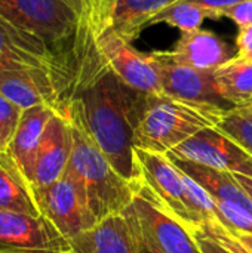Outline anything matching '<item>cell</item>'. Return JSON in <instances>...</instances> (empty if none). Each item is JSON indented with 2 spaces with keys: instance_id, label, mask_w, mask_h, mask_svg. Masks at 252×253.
<instances>
[{
  "instance_id": "6da1fadb",
  "label": "cell",
  "mask_w": 252,
  "mask_h": 253,
  "mask_svg": "<svg viewBox=\"0 0 252 253\" xmlns=\"http://www.w3.org/2000/svg\"><path fill=\"white\" fill-rule=\"evenodd\" d=\"M59 114L67 117L71 127V154L64 175L77 187L98 222L123 213L135 197V187L113 168L74 113L67 110Z\"/></svg>"
},
{
  "instance_id": "7a4b0ae2",
  "label": "cell",
  "mask_w": 252,
  "mask_h": 253,
  "mask_svg": "<svg viewBox=\"0 0 252 253\" xmlns=\"http://www.w3.org/2000/svg\"><path fill=\"white\" fill-rule=\"evenodd\" d=\"M229 110L166 95H147L143 114L134 130V147L168 154L196 133L217 127Z\"/></svg>"
},
{
  "instance_id": "3957f363",
  "label": "cell",
  "mask_w": 252,
  "mask_h": 253,
  "mask_svg": "<svg viewBox=\"0 0 252 253\" xmlns=\"http://www.w3.org/2000/svg\"><path fill=\"white\" fill-rule=\"evenodd\" d=\"M0 16L40 37L58 56L70 52L79 16L65 0H0Z\"/></svg>"
},
{
  "instance_id": "277c9868",
  "label": "cell",
  "mask_w": 252,
  "mask_h": 253,
  "mask_svg": "<svg viewBox=\"0 0 252 253\" xmlns=\"http://www.w3.org/2000/svg\"><path fill=\"white\" fill-rule=\"evenodd\" d=\"M134 154L141 172V182L137 185L135 191L146 194L190 231L201 227L190 205L183 172L168 159V156L138 147L134 148Z\"/></svg>"
},
{
  "instance_id": "5b68a950",
  "label": "cell",
  "mask_w": 252,
  "mask_h": 253,
  "mask_svg": "<svg viewBox=\"0 0 252 253\" xmlns=\"http://www.w3.org/2000/svg\"><path fill=\"white\" fill-rule=\"evenodd\" d=\"M123 215L159 253H202L192 231L141 191H135V197Z\"/></svg>"
},
{
  "instance_id": "8992f818",
  "label": "cell",
  "mask_w": 252,
  "mask_h": 253,
  "mask_svg": "<svg viewBox=\"0 0 252 253\" xmlns=\"http://www.w3.org/2000/svg\"><path fill=\"white\" fill-rule=\"evenodd\" d=\"M95 46L102 62L126 86L146 95H163L160 74L150 53L137 50L108 28L97 36Z\"/></svg>"
},
{
  "instance_id": "52a82bcc",
  "label": "cell",
  "mask_w": 252,
  "mask_h": 253,
  "mask_svg": "<svg viewBox=\"0 0 252 253\" xmlns=\"http://www.w3.org/2000/svg\"><path fill=\"white\" fill-rule=\"evenodd\" d=\"M0 253H73V249L48 218L0 211Z\"/></svg>"
},
{
  "instance_id": "ba28073f",
  "label": "cell",
  "mask_w": 252,
  "mask_h": 253,
  "mask_svg": "<svg viewBox=\"0 0 252 253\" xmlns=\"http://www.w3.org/2000/svg\"><path fill=\"white\" fill-rule=\"evenodd\" d=\"M174 160L195 162L217 170L252 178V156L217 127L205 129L166 154Z\"/></svg>"
},
{
  "instance_id": "9c48e42d",
  "label": "cell",
  "mask_w": 252,
  "mask_h": 253,
  "mask_svg": "<svg viewBox=\"0 0 252 253\" xmlns=\"http://www.w3.org/2000/svg\"><path fill=\"white\" fill-rule=\"evenodd\" d=\"M36 199L42 215L48 218L68 242L98 224L83 202L77 187L65 175L56 182L36 190Z\"/></svg>"
},
{
  "instance_id": "30bf717a",
  "label": "cell",
  "mask_w": 252,
  "mask_h": 253,
  "mask_svg": "<svg viewBox=\"0 0 252 253\" xmlns=\"http://www.w3.org/2000/svg\"><path fill=\"white\" fill-rule=\"evenodd\" d=\"M0 93L21 110L49 105L59 111V80L46 68L0 62Z\"/></svg>"
},
{
  "instance_id": "8fae6325",
  "label": "cell",
  "mask_w": 252,
  "mask_h": 253,
  "mask_svg": "<svg viewBox=\"0 0 252 253\" xmlns=\"http://www.w3.org/2000/svg\"><path fill=\"white\" fill-rule=\"evenodd\" d=\"M162 80L163 95L220 105L232 108L220 95L214 80V71H201L175 61L171 50H156L150 53Z\"/></svg>"
},
{
  "instance_id": "7c38bea8",
  "label": "cell",
  "mask_w": 252,
  "mask_h": 253,
  "mask_svg": "<svg viewBox=\"0 0 252 253\" xmlns=\"http://www.w3.org/2000/svg\"><path fill=\"white\" fill-rule=\"evenodd\" d=\"M0 62H18L53 71L59 80V102L68 83L67 59L58 56L40 37L0 16Z\"/></svg>"
},
{
  "instance_id": "4fadbf2b",
  "label": "cell",
  "mask_w": 252,
  "mask_h": 253,
  "mask_svg": "<svg viewBox=\"0 0 252 253\" xmlns=\"http://www.w3.org/2000/svg\"><path fill=\"white\" fill-rule=\"evenodd\" d=\"M71 154V127L65 116L55 113L49 120L37 148L30 181L36 190L62 178Z\"/></svg>"
},
{
  "instance_id": "5bb4252c",
  "label": "cell",
  "mask_w": 252,
  "mask_h": 253,
  "mask_svg": "<svg viewBox=\"0 0 252 253\" xmlns=\"http://www.w3.org/2000/svg\"><path fill=\"white\" fill-rule=\"evenodd\" d=\"M171 55L187 67L201 71H215L235 58L238 49H233L215 33L199 28L192 33H183Z\"/></svg>"
},
{
  "instance_id": "9a60e30c",
  "label": "cell",
  "mask_w": 252,
  "mask_h": 253,
  "mask_svg": "<svg viewBox=\"0 0 252 253\" xmlns=\"http://www.w3.org/2000/svg\"><path fill=\"white\" fill-rule=\"evenodd\" d=\"M70 243L73 253H138L135 231L123 213L100 221Z\"/></svg>"
},
{
  "instance_id": "2e32d148",
  "label": "cell",
  "mask_w": 252,
  "mask_h": 253,
  "mask_svg": "<svg viewBox=\"0 0 252 253\" xmlns=\"http://www.w3.org/2000/svg\"><path fill=\"white\" fill-rule=\"evenodd\" d=\"M177 0H108L102 30H111L132 43L150 21Z\"/></svg>"
},
{
  "instance_id": "e0dca14e",
  "label": "cell",
  "mask_w": 252,
  "mask_h": 253,
  "mask_svg": "<svg viewBox=\"0 0 252 253\" xmlns=\"http://www.w3.org/2000/svg\"><path fill=\"white\" fill-rule=\"evenodd\" d=\"M0 211L43 216L36 188L10 153H0Z\"/></svg>"
},
{
  "instance_id": "ac0fdd59",
  "label": "cell",
  "mask_w": 252,
  "mask_h": 253,
  "mask_svg": "<svg viewBox=\"0 0 252 253\" xmlns=\"http://www.w3.org/2000/svg\"><path fill=\"white\" fill-rule=\"evenodd\" d=\"M55 113L58 111L49 105H36L22 111L18 129L7 153H10V156L18 162L28 179L42 136Z\"/></svg>"
},
{
  "instance_id": "d6986e66",
  "label": "cell",
  "mask_w": 252,
  "mask_h": 253,
  "mask_svg": "<svg viewBox=\"0 0 252 253\" xmlns=\"http://www.w3.org/2000/svg\"><path fill=\"white\" fill-rule=\"evenodd\" d=\"M169 160L183 172H186L190 178H193L201 187H203V190H206L214 200L236 205L252 215V200L238 184L232 172L217 170L187 160Z\"/></svg>"
},
{
  "instance_id": "ffe728a7",
  "label": "cell",
  "mask_w": 252,
  "mask_h": 253,
  "mask_svg": "<svg viewBox=\"0 0 252 253\" xmlns=\"http://www.w3.org/2000/svg\"><path fill=\"white\" fill-rule=\"evenodd\" d=\"M218 95L232 107L252 105V59L235 56L214 71Z\"/></svg>"
},
{
  "instance_id": "44dd1931",
  "label": "cell",
  "mask_w": 252,
  "mask_h": 253,
  "mask_svg": "<svg viewBox=\"0 0 252 253\" xmlns=\"http://www.w3.org/2000/svg\"><path fill=\"white\" fill-rule=\"evenodd\" d=\"M202 253H252L218 222H206L192 230Z\"/></svg>"
},
{
  "instance_id": "7402d4cb",
  "label": "cell",
  "mask_w": 252,
  "mask_h": 253,
  "mask_svg": "<svg viewBox=\"0 0 252 253\" xmlns=\"http://www.w3.org/2000/svg\"><path fill=\"white\" fill-rule=\"evenodd\" d=\"M205 18H208L206 12L199 6L184 0H177L175 3L165 7L160 13H157L149 25L163 22L178 28L181 33H192L201 28Z\"/></svg>"
},
{
  "instance_id": "603a6c76",
  "label": "cell",
  "mask_w": 252,
  "mask_h": 253,
  "mask_svg": "<svg viewBox=\"0 0 252 253\" xmlns=\"http://www.w3.org/2000/svg\"><path fill=\"white\" fill-rule=\"evenodd\" d=\"M79 16L77 37L95 42L104 25V15L108 0H65Z\"/></svg>"
},
{
  "instance_id": "cb8c5ba5",
  "label": "cell",
  "mask_w": 252,
  "mask_h": 253,
  "mask_svg": "<svg viewBox=\"0 0 252 253\" xmlns=\"http://www.w3.org/2000/svg\"><path fill=\"white\" fill-rule=\"evenodd\" d=\"M217 129L252 156V105L230 108Z\"/></svg>"
},
{
  "instance_id": "d4e9b609",
  "label": "cell",
  "mask_w": 252,
  "mask_h": 253,
  "mask_svg": "<svg viewBox=\"0 0 252 253\" xmlns=\"http://www.w3.org/2000/svg\"><path fill=\"white\" fill-rule=\"evenodd\" d=\"M22 111L16 104L0 93V153L7 151L18 129Z\"/></svg>"
},
{
  "instance_id": "484cf974",
  "label": "cell",
  "mask_w": 252,
  "mask_h": 253,
  "mask_svg": "<svg viewBox=\"0 0 252 253\" xmlns=\"http://www.w3.org/2000/svg\"><path fill=\"white\" fill-rule=\"evenodd\" d=\"M184 1L193 3V4L199 6L201 9H203L206 12L208 18L218 19V18L224 16V13L227 10H230L232 7H235L236 4H239L244 0H184Z\"/></svg>"
},
{
  "instance_id": "4316f807",
  "label": "cell",
  "mask_w": 252,
  "mask_h": 253,
  "mask_svg": "<svg viewBox=\"0 0 252 253\" xmlns=\"http://www.w3.org/2000/svg\"><path fill=\"white\" fill-rule=\"evenodd\" d=\"M229 19H232L239 28H245L252 24V0H244L230 10L224 13Z\"/></svg>"
},
{
  "instance_id": "83f0119b",
  "label": "cell",
  "mask_w": 252,
  "mask_h": 253,
  "mask_svg": "<svg viewBox=\"0 0 252 253\" xmlns=\"http://www.w3.org/2000/svg\"><path fill=\"white\" fill-rule=\"evenodd\" d=\"M236 49H238V56L252 59V24L239 28V34L236 37Z\"/></svg>"
},
{
  "instance_id": "f1b7e54d",
  "label": "cell",
  "mask_w": 252,
  "mask_h": 253,
  "mask_svg": "<svg viewBox=\"0 0 252 253\" xmlns=\"http://www.w3.org/2000/svg\"><path fill=\"white\" fill-rule=\"evenodd\" d=\"M235 179L238 181V184L244 188V191L247 193V196L252 200V178L247 175H241V173H233Z\"/></svg>"
},
{
  "instance_id": "f546056e",
  "label": "cell",
  "mask_w": 252,
  "mask_h": 253,
  "mask_svg": "<svg viewBox=\"0 0 252 253\" xmlns=\"http://www.w3.org/2000/svg\"><path fill=\"white\" fill-rule=\"evenodd\" d=\"M126 219H128V218H126ZM128 221H129V219H128ZM129 224H131V221H129ZM131 227H132V230L135 231V236H137V242H138V253H159L156 249H153V248H151V246H150V245H149V243H147V242L140 236V233L135 230V227H134L132 224H131Z\"/></svg>"
},
{
  "instance_id": "4dcf8cb0",
  "label": "cell",
  "mask_w": 252,
  "mask_h": 253,
  "mask_svg": "<svg viewBox=\"0 0 252 253\" xmlns=\"http://www.w3.org/2000/svg\"><path fill=\"white\" fill-rule=\"evenodd\" d=\"M238 239L242 242V245L250 249L252 252V234H242V236H238Z\"/></svg>"
}]
</instances>
